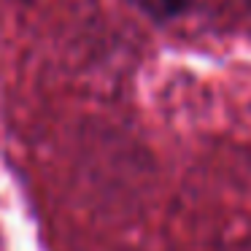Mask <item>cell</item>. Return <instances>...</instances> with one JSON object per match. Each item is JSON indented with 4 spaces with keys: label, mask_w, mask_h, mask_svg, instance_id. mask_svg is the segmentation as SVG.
<instances>
[{
    "label": "cell",
    "mask_w": 251,
    "mask_h": 251,
    "mask_svg": "<svg viewBox=\"0 0 251 251\" xmlns=\"http://www.w3.org/2000/svg\"><path fill=\"white\" fill-rule=\"evenodd\" d=\"M154 19H168L176 14H184L192 0H138Z\"/></svg>",
    "instance_id": "6da1fadb"
}]
</instances>
